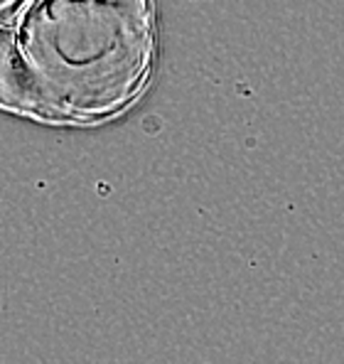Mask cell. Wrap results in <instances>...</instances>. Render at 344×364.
I'll return each mask as SVG.
<instances>
[{
	"label": "cell",
	"mask_w": 344,
	"mask_h": 364,
	"mask_svg": "<svg viewBox=\"0 0 344 364\" xmlns=\"http://www.w3.org/2000/svg\"><path fill=\"white\" fill-rule=\"evenodd\" d=\"M153 60L150 0H23L0 18V106L96 123L133 104Z\"/></svg>",
	"instance_id": "obj_1"
}]
</instances>
